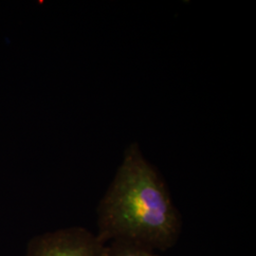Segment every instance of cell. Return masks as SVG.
<instances>
[{
  "label": "cell",
  "mask_w": 256,
  "mask_h": 256,
  "mask_svg": "<svg viewBox=\"0 0 256 256\" xmlns=\"http://www.w3.org/2000/svg\"><path fill=\"white\" fill-rule=\"evenodd\" d=\"M97 236L135 242L152 250L174 247L182 218L164 180L142 154L137 144L124 160L98 207Z\"/></svg>",
  "instance_id": "1"
},
{
  "label": "cell",
  "mask_w": 256,
  "mask_h": 256,
  "mask_svg": "<svg viewBox=\"0 0 256 256\" xmlns=\"http://www.w3.org/2000/svg\"><path fill=\"white\" fill-rule=\"evenodd\" d=\"M26 256H106V244L88 230L72 227L32 238Z\"/></svg>",
  "instance_id": "2"
},
{
  "label": "cell",
  "mask_w": 256,
  "mask_h": 256,
  "mask_svg": "<svg viewBox=\"0 0 256 256\" xmlns=\"http://www.w3.org/2000/svg\"><path fill=\"white\" fill-rule=\"evenodd\" d=\"M106 256H160L154 250L135 242L112 240L106 244Z\"/></svg>",
  "instance_id": "3"
}]
</instances>
